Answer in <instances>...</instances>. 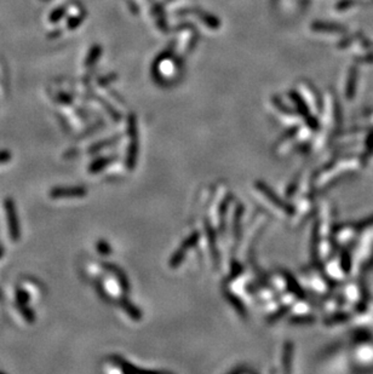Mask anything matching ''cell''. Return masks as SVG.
I'll use <instances>...</instances> for the list:
<instances>
[{
    "label": "cell",
    "instance_id": "obj_1",
    "mask_svg": "<svg viewBox=\"0 0 373 374\" xmlns=\"http://www.w3.org/2000/svg\"><path fill=\"white\" fill-rule=\"evenodd\" d=\"M4 208L7 218V228L9 236L12 242H17L21 237V228H19L18 215H17L16 203L12 198H6L4 200Z\"/></svg>",
    "mask_w": 373,
    "mask_h": 374
},
{
    "label": "cell",
    "instance_id": "obj_2",
    "mask_svg": "<svg viewBox=\"0 0 373 374\" xmlns=\"http://www.w3.org/2000/svg\"><path fill=\"white\" fill-rule=\"evenodd\" d=\"M255 186L257 187V189L263 194V195L267 196V198L269 199L270 203H274V205L276 206V207H279L280 210L282 211V212L287 213V215H290V216L294 215L293 206L290 205V203H287L286 201L281 200V199H280L279 196H277L276 194H275L274 191H273L272 189H270L269 187L267 186V184L263 183V182H260V181H258V182H256Z\"/></svg>",
    "mask_w": 373,
    "mask_h": 374
},
{
    "label": "cell",
    "instance_id": "obj_3",
    "mask_svg": "<svg viewBox=\"0 0 373 374\" xmlns=\"http://www.w3.org/2000/svg\"><path fill=\"white\" fill-rule=\"evenodd\" d=\"M87 195V189L82 186H68V187H55L50 189L49 196L51 199H65V198H84Z\"/></svg>",
    "mask_w": 373,
    "mask_h": 374
},
{
    "label": "cell",
    "instance_id": "obj_4",
    "mask_svg": "<svg viewBox=\"0 0 373 374\" xmlns=\"http://www.w3.org/2000/svg\"><path fill=\"white\" fill-rule=\"evenodd\" d=\"M199 236H200L199 233H193L186 241L182 244V246L175 252L171 261H170V266H171V268H176L177 265H179V264L182 263V261L184 259V256H186V252L189 251L192 247H194L195 245L197 244V241H199Z\"/></svg>",
    "mask_w": 373,
    "mask_h": 374
},
{
    "label": "cell",
    "instance_id": "obj_5",
    "mask_svg": "<svg viewBox=\"0 0 373 374\" xmlns=\"http://www.w3.org/2000/svg\"><path fill=\"white\" fill-rule=\"evenodd\" d=\"M130 136H131V143L129 145L128 154H126V167L129 170H133L136 166V162H137V156H138V142H137V136H136V128L133 121L130 123Z\"/></svg>",
    "mask_w": 373,
    "mask_h": 374
},
{
    "label": "cell",
    "instance_id": "obj_6",
    "mask_svg": "<svg viewBox=\"0 0 373 374\" xmlns=\"http://www.w3.org/2000/svg\"><path fill=\"white\" fill-rule=\"evenodd\" d=\"M102 266H103V268L106 269L107 271H109V273H112L114 276H115V279L118 280L119 285H120L123 293L125 296L128 295V293L131 291V287H130V282H129V279H128V276H126V274L124 273V271L121 270V269L119 268L118 265H115V264H113V263H107V262H104V263H102Z\"/></svg>",
    "mask_w": 373,
    "mask_h": 374
},
{
    "label": "cell",
    "instance_id": "obj_7",
    "mask_svg": "<svg viewBox=\"0 0 373 374\" xmlns=\"http://www.w3.org/2000/svg\"><path fill=\"white\" fill-rule=\"evenodd\" d=\"M115 160H118V155H111V156H102L92 161L87 167V172L91 174H96L101 172L102 170L106 169L108 165L113 164Z\"/></svg>",
    "mask_w": 373,
    "mask_h": 374
},
{
    "label": "cell",
    "instance_id": "obj_8",
    "mask_svg": "<svg viewBox=\"0 0 373 374\" xmlns=\"http://www.w3.org/2000/svg\"><path fill=\"white\" fill-rule=\"evenodd\" d=\"M119 304H120L121 309H123L132 320H135V321H140V320L142 319V312H141V310H138L137 308H136L135 305H133L132 303L125 297V296L120 298Z\"/></svg>",
    "mask_w": 373,
    "mask_h": 374
},
{
    "label": "cell",
    "instance_id": "obj_9",
    "mask_svg": "<svg viewBox=\"0 0 373 374\" xmlns=\"http://www.w3.org/2000/svg\"><path fill=\"white\" fill-rule=\"evenodd\" d=\"M284 276H285V280H286V283H287V287H289V290L291 291L292 293H293L294 296H297V298H299V299H306V293H304V291L302 290L301 286L298 285V282L296 281V279L293 278V276L291 275L290 273H287V271H285L284 273Z\"/></svg>",
    "mask_w": 373,
    "mask_h": 374
},
{
    "label": "cell",
    "instance_id": "obj_10",
    "mask_svg": "<svg viewBox=\"0 0 373 374\" xmlns=\"http://www.w3.org/2000/svg\"><path fill=\"white\" fill-rule=\"evenodd\" d=\"M121 136H114V137L112 138H107V140H101V142L95 143V144H92L91 147H89V149H87V154H96V153L101 152V150L104 149V148L113 145L114 143L118 142Z\"/></svg>",
    "mask_w": 373,
    "mask_h": 374
},
{
    "label": "cell",
    "instance_id": "obj_11",
    "mask_svg": "<svg viewBox=\"0 0 373 374\" xmlns=\"http://www.w3.org/2000/svg\"><path fill=\"white\" fill-rule=\"evenodd\" d=\"M112 360H113L114 363H115V365L118 366V367L125 373H128V372H146V371L141 370V368L135 367L132 363L128 362V361L124 360L123 358H120V356H118V355H114L113 358H112Z\"/></svg>",
    "mask_w": 373,
    "mask_h": 374
},
{
    "label": "cell",
    "instance_id": "obj_12",
    "mask_svg": "<svg viewBox=\"0 0 373 374\" xmlns=\"http://www.w3.org/2000/svg\"><path fill=\"white\" fill-rule=\"evenodd\" d=\"M15 297H16V308L17 310L21 309V308L28 307L29 305V300H31V297H29V293L27 292L26 290L23 288H16V293H15Z\"/></svg>",
    "mask_w": 373,
    "mask_h": 374
},
{
    "label": "cell",
    "instance_id": "obj_13",
    "mask_svg": "<svg viewBox=\"0 0 373 374\" xmlns=\"http://www.w3.org/2000/svg\"><path fill=\"white\" fill-rule=\"evenodd\" d=\"M292 353H293V345L291 342H287L284 346V356H282V365H284V370L286 372H291Z\"/></svg>",
    "mask_w": 373,
    "mask_h": 374
},
{
    "label": "cell",
    "instance_id": "obj_14",
    "mask_svg": "<svg viewBox=\"0 0 373 374\" xmlns=\"http://www.w3.org/2000/svg\"><path fill=\"white\" fill-rule=\"evenodd\" d=\"M226 297H227V299L230 302V304L233 305L234 308H235L236 312H238L243 317H246L247 312H246V309H245V307H243V303H241V300L239 299L236 296H234L233 293H230V292H226Z\"/></svg>",
    "mask_w": 373,
    "mask_h": 374
},
{
    "label": "cell",
    "instance_id": "obj_15",
    "mask_svg": "<svg viewBox=\"0 0 373 374\" xmlns=\"http://www.w3.org/2000/svg\"><path fill=\"white\" fill-rule=\"evenodd\" d=\"M96 249L98 253H101L102 256H108L112 253V247L106 240H99L96 245Z\"/></svg>",
    "mask_w": 373,
    "mask_h": 374
},
{
    "label": "cell",
    "instance_id": "obj_16",
    "mask_svg": "<svg viewBox=\"0 0 373 374\" xmlns=\"http://www.w3.org/2000/svg\"><path fill=\"white\" fill-rule=\"evenodd\" d=\"M207 233H209V237H210V246H211V253L213 256V259H218V252H217V245H216V239H214V233L211 228H207Z\"/></svg>",
    "mask_w": 373,
    "mask_h": 374
},
{
    "label": "cell",
    "instance_id": "obj_17",
    "mask_svg": "<svg viewBox=\"0 0 373 374\" xmlns=\"http://www.w3.org/2000/svg\"><path fill=\"white\" fill-rule=\"evenodd\" d=\"M12 159V154L10 150H0V165L7 164Z\"/></svg>",
    "mask_w": 373,
    "mask_h": 374
},
{
    "label": "cell",
    "instance_id": "obj_18",
    "mask_svg": "<svg viewBox=\"0 0 373 374\" xmlns=\"http://www.w3.org/2000/svg\"><path fill=\"white\" fill-rule=\"evenodd\" d=\"M243 271V269H241V265L238 263V262H233L231 263V274H230V279H235L236 276L239 275V274Z\"/></svg>",
    "mask_w": 373,
    "mask_h": 374
},
{
    "label": "cell",
    "instance_id": "obj_19",
    "mask_svg": "<svg viewBox=\"0 0 373 374\" xmlns=\"http://www.w3.org/2000/svg\"><path fill=\"white\" fill-rule=\"evenodd\" d=\"M290 310V307H286V308H282V309H280L279 312H275V314L272 315V317L269 319V321H276V320H279L280 317H282V315L286 314L287 312Z\"/></svg>",
    "mask_w": 373,
    "mask_h": 374
},
{
    "label": "cell",
    "instance_id": "obj_20",
    "mask_svg": "<svg viewBox=\"0 0 373 374\" xmlns=\"http://www.w3.org/2000/svg\"><path fill=\"white\" fill-rule=\"evenodd\" d=\"M314 317L311 316V315H308V316L306 317H301V319H292L291 322H293V324H306V322H313L314 321Z\"/></svg>",
    "mask_w": 373,
    "mask_h": 374
},
{
    "label": "cell",
    "instance_id": "obj_21",
    "mask_svg": "<svg viewBox=\"0 0 373 374\" xmlns=\"http://www.w3.org/2000/svg\"><path fill=\"white\" fill-rule=\"evenodd\" d=\"M78 154H79V152H78L77 149L68 150V152L65 154V157H67V159H68V157H74V156H77Z\"/></svg>",
    "mask_w": 373,
    "mask_h": 374
},
{
    "label": "cell",
    "instance_id": "obj_22",
    "mask_svg": "<svg viewBox=\"0 0 373 374\" xmlns=\"http://www.w3.org/2000/svg\"><path fill=\"white\" fill-rule=\"evenodd\" d=\"M5 254V247H2L1 245H0V258H2Z\"/></svg>",
    "mask_w": 373,
    "mask_h": 374
}]
</instances>
